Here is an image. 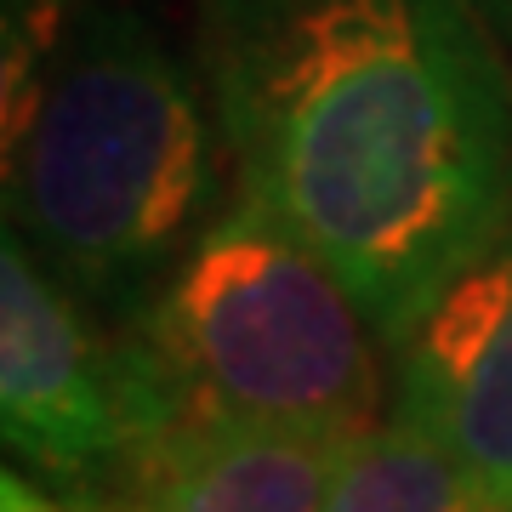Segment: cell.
Instances as JSON below:
<instances>
[{"label":"cell","mask_w":512,"mask_h":512,"mask_svg":"<svg viewBox=\"0 0 512 512\" xmlns=\"http://www.w3.org/2000/svg\"><path fill=\"white\" fill-rule=\"evenodd\" d=\"M211 120L177 57L126 6L80 18L6 126V205L86 308L143 319L205 234Z\"/></svg>","instance_id":"obj_2"},{"label":"cell","mask_w":512,"mask_h":512,"mask_svg":"<svg viewBox=\"0 0 512 512\" xmlns=\"http://www.w3.org/2000/svg\"><path fill=\"white\" fill-rule=\"evenodd\" d=\"M0 421L6 450L63 490L137 495L148 421L131 353L97 336L18 228L0 239Z\"/></svg>","instance_id":"obj_4"},{"label":"cell","mask_w":512,"mask_h":512,"mask_svg":"<svg viewBox=\"0 0 512 512\" xmlns=\"http://www.w3.org/2000/svg\"><path fill=\"white\" fill-rule=\"evenodd\" d=\"M393 410L512 512V245L467 268L399 348Z\"/></svg>","instance_id":"obj_5"},{"label":"cell","mask_w":512,"mask_h":512,"mask_svg":"<svg viewBox=\"0 0 512 512\" xmlns=\"http://www.w3.org/2000/svg\"><path fill=\"white\" fill-rule=\"evenodd\" d=\"M376 427V421H370ZM365 427L336 421H188L148 456L143 512H325Z\"/></svg>","instance_id":"obj_6"},{"label":"cell","mask_w":512,"mask_h":512,"mask_svg":"<svg viewBox=\"0 0 512 512\" xmlns=\"http://www.w3.org/2000/svg\"><path fill=\"white\" fill-rule=\"evenodd\" d=\"M0 512H69V507H57L52 495H40L23 473H6L0 478Z\"/></svg>","instance_id":"obj_8"},{"label":"cell","mask_w":512,"mask_h":512,"mask_svg":"<svg viewBox=\"0 0 512 512\" xmlns=\"http://www.w3.org/2000/svg\"><path fill=\"white\" fill-rule=\"evenodd\" d=\"M370 336L342 279L239 188L126 330V348L160 450L177 427L217 416L370 427L382 410Z\"/></svg>","instance_id":"obj_3"},{"label":"cell","mask_w":512,"mask_h":512,"mask_svg":"<svg viewBox=\"0 0 512 512\" xmlns=\"http://www.w3.org/2000/svg\"><path fill=\"white\" fill-rule=\"evenodd\" d=\"M478 6H484V18H490L501 35H512V0H478Z\"/></svg>","instance_id":"obj_9"},{"label":"cell","mask_w":512,"mask_h":512,"mask_svg":"<svg viewBox=\"0 0 512 512\" xmlns=\"http://www.w3.org/2000/svg\"><path fill=\"white\" fill-rule=\"evenodd\" d=\"M256 194L404 348L512 217V80L478 0H211Z\"/></svg>","instance_id":"obj_1"},{"label":"cell","mask_w":512,"mask_h":512,"mask_svg":"<svg viewBox=\"0 0 512 512\" xmlns=\"http://www.w3.org/2000/svg\"><path fill=\"white\" fill-rule=\"evenodd\" d=\"M325 512H501L473 478L461 473L439 439L416 421L387 410V421L365 427L353 456L336 473Z\"/></svg>","instance_id":"obj_7"}]
</instances>
